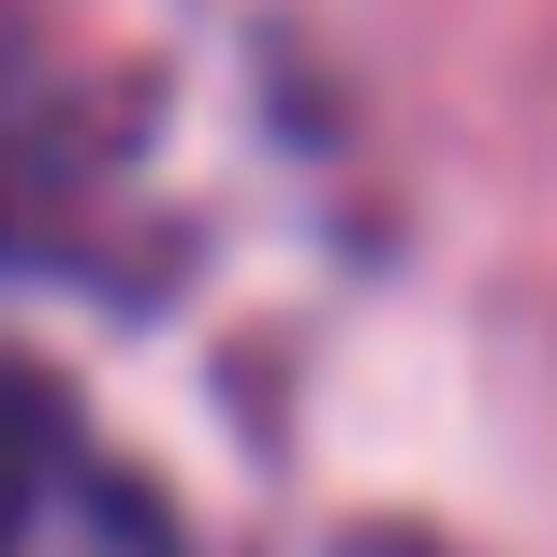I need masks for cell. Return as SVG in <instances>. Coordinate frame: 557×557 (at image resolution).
Segmentation results:
<instances>
[{
	"label": "cell",
	"instance_id": "1",
	"mask_svg": "<svg viewBox=\"0 0 557 557\" xmlns=\"http://www.w3.org/2000/svg\"><path fill=\"white\" fill-rule=\"evenodd\" d=\"M0 557H191V543L59 396L0 382Z\"/></svg>",
	"mask_w": 557,
	"mask_h": 557
},
{
	"label": "cell",
	"instance_id": "2",
	"mask_svg": "<svg viewBox=\"0 0 557 557\" xmlns=\"http://www.w3.org/2000/svg\"><path fill=\"white\" fill-rule=\"evenodd\" d=\"M29 191H45V117H29V88L0 74V235L29 221Z\"/></svg>",
	"mask_w": 557,
	"mask_h": 557
}]
</instances>
